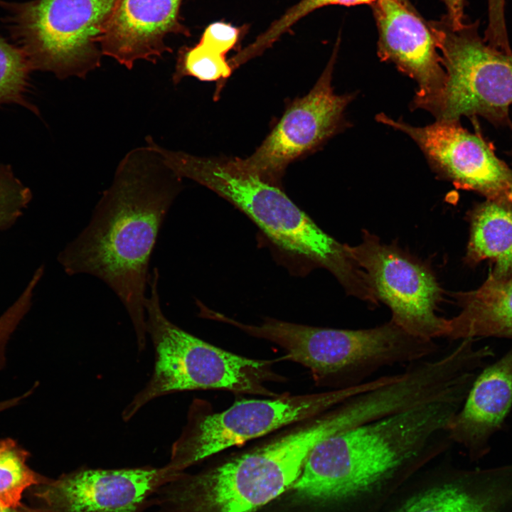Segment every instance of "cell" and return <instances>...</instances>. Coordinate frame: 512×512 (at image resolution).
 Returning <instances> with one entry per match:
<instances>
[{
	"instance_id": "83f0119b",
	"label": "cell",
	"mask_w": 512,
	"mask_h": 512,
	"mask_svg": "<svg viewBox=\"0 0 512 512\" xmlns=\"http://www.w3.org/2000/svg\"><path fill=\"white\" fill-rule=\"evenodd\" d=\"M447 9V17L452 26L458 28L464 23V0H442Z\"/></svg>"
},
{
	"instance_id": "30bf717a",
	"label": "cell",
	"mask_w": 512,
	"mask_h": 512,
	"mask_svg": "<svg viewBox=\"0 0 512 512\" xmlns=\"http://www.w3.org/2000/svg\"><path fill=\"white\" fill-rule=\"evenodd\" d=\"M346 247L378 301L390 309L393 322L421 338L444 337L446 319L437 314L444 292L426 263L366 230L358 245Z\"/></svg>"
},
{
	"instance_id": "52a82bcc",
	"label": "cell",
	"mask_w": 512,
	"mask_h": 512,
	"mask_svg": "<svg viewBox=\"0 0 512 512\" xmlns=\"http://www.w3.org/2000/svg\"><path fill=\"white\" fill-rule=\"evenodd\" d=\"M117 0H0L14 43L33 70L85 78L101 64L100 39Z\"/></svg>"
},
{
	"instance_id": "ba28073f",
	"label": "cell",
	"mask_w": 512,
	"mask_h": 512,
	"mask_svg": "<svg viewBox=\"0 0 512 512\" xmlns=\"http://www.w3.org/2000/svg\"><path fill=\"white\" fill-rule=\"evenodd\" d=\"M376 380L348 389L268 399L242 400L215 413L201 412L196 403L174 443L166 466L176 473L215 454L280 427L312 418L347 398L376 388Z\"/></svg>"
},
{
	"instance_id": "f1b7e54d",
	"label": "cell",
	"mask_w": 512,
	"mask_h": 512,
	"mask_svg": "<svg viewBox=\"0 0 512 512\" xmlns=\"http://www.w3.org/2000/svg\"><path fill=\"white\" fill-rule=\"evenodd\" d=\"M14 405L15 402L12 399L0 401V412L13 407Z\"/></svg>"
},
{
	"instance_id": "7c38bea8",
	"label": "cell",
	"mask_w": 512,
	"mask_h": 512,
	"mask_svg": "<svg viewBox=\"0 0 512 512\" xmlns=\"http://www.w3.org/2000/svg\"><path fill=\"white\" fill-rule=\"evenodd\" d=\"M432 463L380 512H512V464L469 469L449 459Z\"/></svg>"
},
{
	"instance_id": "2e32d148",
	"label": "cell",
	"mask_w": 512,
	"mask_h": 512,
	"mask_svg": "<svg viewBox=\"0 0 512 512\" xmlns=\"http://www.w3.org/2000/svg\"><path fill=\"white\" fill-rule=\"evenodd\" d=\"M182 1L117 0L100 39L102 55L129 70L139 60L156 63L171 52L168 35L190 36L180 20Z\"/></svg>"
},
{
	"instance_id": "4316f807",
	"label": "cell",
	"mask_w": 512,
	"mask_h": 512,
	"mask_svg": "<svg viewBox=\"0 0 512 512\" xmlns=\"http://www.w3.org/2000/svg\"><path fill=\"white\" fill-rule=\"evenodd\" d=\"M506 0H487L488 23L484 36L493 41H501L508 36L505 18Z\"/></svg>"
},
{
	"instance_id": "484cf974",
	"label": "cell",
	"mask_w": 512,
	"mask_h": 512,
	"mask_svg": "<svg viewBox=\"0 0 512 512\" xmlns=\"http://www.w3.org/2000/svg\"><path fill=\"white\" fill-rule=\"evenodd\" d=\"M241 28L222 21L213 22L204 30L199 43L225 55L238 43Z\"/></svg>"
},
{
	"instance_id": "d4e9b609",
	"label": "cell",
	"mask_w": 512,
	"mask_h": 512,
	"mask_svg": "<svg viewBox=\"0 0 512 512\" xmlns=\"http://www.w3.org/2000/svg\"><path fill=\"white\" fill-rule=\"evenodd\" d=\"M44 274L38 267L18 298L0 315V370L6 363V345L20 323L30 311L35 290Z\"/></svg>"
},
{
	"instance_id": "1f68e13d",
	"label": "cell",
	"mask_w": 512,
	"mask_h": 512,
	"mask_svg": "<svg viewBox=\"0 0 512 512\" xmlns=\"http://www.w3.org/2000/svg\"><path fill=\"white\" fill-rule=\"evenodd\" d=\"M507 198H508V201L511 202V203L512 204V183L510 186Z\"/></svg>"
},
{
	"instance_id": "603a6c76",
	"label": "cell",
	"mask_w": 512,
	"mask_h": 512,
	"mask_svg": "<svg viewBox=\"0 0 512 512\" xmlns=\"http://www.w3.org/2000/svg\"><path fill=\"white\" fill-rule=\"evenodd\" d=\"M377 0H300L290 7L249 45L250 51L260 55L298 21L316 9L330 5L356 6L371 4Z\"/></svg>"
},
{
	"instance_id": "3957f363",
	"label": "cell",
	"mask_w": 512,
	"mask_h": 512,
	"mask_svg": "<svg viewBox=\"0 0 512 512\" xmlns=\"http://www.w3.org/2000/svg\"><path fill=\"white\" fill-rule=\"evenodd\" d=\"M167 162L181 178L193 180L245 213L283 251L330 272L348 295L363 299L370 292L364 271L346 245L325 233L282 189L224 160L171 151Z\"/></svg>"
},
{
	"instance_id": "6da1fadb",
	"label": "cell",
	"mask_w": 512,
	"mask_h": 512,
	"mask_svg": "<svg viewBox=\"0 0 512 512\" xmlns=\"http://www.w3.org/2000/svg\"><path fill=\"white\" fill-rule=\"evenodd\" d=\"M129 151L97 203L90 220L58 253L70 276L89 274L118 297L132 323L139 348L146 343L144 302L150 258L179 191V178L151 137Z\"/></svg>"
},
{
	"instance_id": "9a60e30c",
	"label": "cell",
	"mask_w": 512,
	"mask_h": 512,
	"mask_svg": "<svg viewBox=\"0 0 512 512\" xmlns=\"http://www.w3.org/2000/svg\"><path fill=\"white\" fill-rule=\"evenodd\" d=\"M378 32V53L415 80L412 108L438 112L446 73L428 21L409 0H377L370 4Z\"/></svg>"
},
{
	"instance_id": "8992f818",
	"label": "cell",
	"mask_w": 512,
	"mask_h": 512,
	"mask_svg": "<svg viewBox=\"0 0 512 512\" xmlns=\"http://www.w3.org/2000/svg\"><path fill=\"white\" fill-rule=\"evenodd\" d=\"M159 272L154 268L146 297V333L153 343V373L122 412L130 420L150 401L173 393L219 389L273 398L279 395L267 382L284 379L272 368V360L246 358L212 345L181 329L164 314L159 291Z\"/></svg>"
},
{
	"instance_id": "277c9868",
	"label": "cell",
	"mask_w": 512,
	"mask_h": 512,
	"mask_svg": "<svg viewBox=\"0 0 512 512\" xmlns=\"http://www.w3.org/2000/svg\"><path fill=\"white\" fill-rule=\"evenodd\" d=\"M321 415L268 443L193 476L167 484L169 512H253L293 486L316 445L330 437Z\"/></svg>"
},
{
	"instance_id": "5b68a950",
	"label": "cell",
	"mask_w": 512,
	"mask_h": 512,
	"mask_svg": "<svg viewBox=\"0 0 512 512\" xmlns=\"http://www.w3.org/2000/svg\"><path fill=\"white\" fill-rule=\"evenodd\" d=\"M230 324L279 346L287 353L284 359L305 366L317 385L331 390L361 385L385 367L417 362L439 350L434 340L415 336L391 320L361 329L316 327L270 318L258 325L232 319Z\"/></svg>"
},
{
	"instance_id": "e0dca14e",
	"label": "cell",
	"mask_w": 512,
	"mask_h": 512,
	"mask_svg": "<svg viewBox=\"0 0 512 512\" xmlns=\"http://www.w3.org/2000/svg\"><path fill=\"white\" fill-rule=\"evenodd\" d=\"M511 407L512 348L476 375L448 425L450 440L466 450L471 462H479L490 452L489 440L502 429Z\"/></svg>"
},
{
	"instance_id": "9c48e42d",
	"label": "cell",
	"mask_w": 512,
	"mask_h": 512,
	"mask_svg": "<svg viewBox=\"0 0 512 512\" xmlns=\"http://www.w3.org/2000/svg\"><path fill=\"white\" fill-rule=\"evenodd\" d=\"M428 23L446 73L437 120L479 116L496 125L507 124L512 53L489 45L479 35L478 20L455 28L444 15Z\"/></svg>"
},
{
	"instance_id": "cb8c5ba5",
	"label": "cell",
	"mask_w": 512,
	"mask_h": 512,
	"mask_svg": "<svg viewBox=\"0 0 512 512\" xmlns=\"http://www.w3.org/2000/svg\"><path fill=\"white\" fill-rule=\"evenodd\" d=\"M31 200L30 188L16 176L9 165L0 164V233L19 220Z\"/></svg>"
},
{
	"instance_id": "ac0fdd59",
	"label": "cell",
	"mask_w": 512,
	"mask_h": 512,
	"mask_svg": "<svg viewBox=\"0 0 512 512\" xmlns=\"http://www.w3.org/2000/svg\"><path fill=\"white\" fill-rule=\"evenodd\" d=\"M452 296L461 311L446 319L444 337L455 341L484 337L512 339V274L496 278L489 273L476 289Z\"/></svg>"
},
{
	"instance_id": "d6986e66",
	"label": "cell",
	"mask_w": 512,
	"mask_h": 512,
	"mask_svg": "<svg viewBox=\"0 0 512 512\" xmlns=\"http://www.w3.org/2000/svg\"><path fill=\"white\" fill-rule=\"evenodd\" d=\"M470 236L465 261L472 265L489 259V273L503 278L512 274V204L508 198L487 199L469 215Z\"/></svg>"
},
{
	"instance_id": "4dcf8cb0",
	"label": "cell",
	"mask_w": 512,
	"mask_h": 512,
	"mask_svg": "<svg viewBox=\"0 0 512 512\" xmlns=\"http://www.w3.org/2000/svg\"><path fill=\"white\" fill-rule=\"evenodd\" d=\"M0 512H19V511L18 508L6 507L0 503Z\"/></svg>"
},
{
	"instance_id": "7a4b0ae2",
	"label": "cell",
	"mask_w": 512,
	"mask_h": 512,
	"mask_svg": "<svg viewBox=\"0 0 512 512\" xmlns=\"http://www.w3.org/2000/svg\"><path fill=\"white\" fill-rule=\"evenodd\" d=\"M447 449L440 416L421 403L321 441L293 489L320 512H380Z\"/></svg>"
},
{
	"instance_id": "f546056e",
	"label": "cell",
	"mask_w": 512,
	"mask_h": 512,
	"mask_svg": "<svg viewBox=\"0 0 512 512\" xmlns=\"http://www.w3.org/2000/svg\"><path fill=\"white\" fill-rule=\"evenodd\" d=\"M18 508H19V510H18L19 512H52V511H48L44 508L33 509V508H26V507H23V506H19Z\"/></svg>"
},
{
	"instance_id": "ffe728a7",
	"label": "cell",
	"mask_w": 512,
	"mask_h": 512,
	"mask_svg": "<svg viewBox=\"0 0 512 512\" xmlns=\"http://www.w3.org/2000/svg\"><path fill=\"white\" fill-rule=\"evenodd\" d=\"M29 453L11 438L0 439V503L18 508L23 491L44 481L26 464Z\"/></svg>"
},
{
	"instance_id": "44dd1931",
	"label": "cell",
	"mask_w": 512,
	"mask_h": 512,
	"mask_svg": "<svg viewBox=\"0 0 512 512\" xmlns=\"http://www.w3.org/2000/svg\"><path fill=\"white\" fill-rule=\"evenodd\" d=\"M32 71L23 51L0 36V106L14 103L38 114V108L27 99Z\"/></svg>"
},
{
	"instance_id": "7402d4cb",
	"label": "cell",
	"mask_w": 512,
	"mask_h": 512,
	"mask_svg": "<svg viewBox=\"0 0 512 512\" xmlns=\"http://www.w3.org/2000/svg\"><path fill=\"white\" fill-rule=\"evenodd\" d=\"M225 56L199 42L193 47H183L178 53L172 80L177 84L186 76L202 81L225 80L233 70Z\"/></svg>"
},
{
	"instance_id": "8fae6325",
	"label": "cell",
	"mask_w": 512,
	"mask_h": 512,
	"mask_svg": "<svg viewBox=\"0 0 512 512\" xmlns=\"http://www.w3.org/2000/svg\"><path fill=\"white\" fill-rule=\"evenodd\" d=\"M337 47L310 92L289 107L252 154L233 159L236 166L278 186L289 164L316 148L341 127L343 112L353 95H338L333 90Z\"/></svg>"
},
{
	"instance_id": "4fadbf2b",
	"label": "cell",
	"mask_w": 512,
	"mask_h": 512,
	"mask_svg": "<svg viewBox=\"0 0 512 512\" xmlns=\"http://www.w3.org/2000/svg\"><path fill=\"white\" fill-rule=\"evenodd\" d=\"M377 121L400 130L419 146L439 176L457 188L477 192L487 199L508 198L512 169L499 159L492 144L459 121H440L413 127L381 113Z\"/></svg>"
},
{
	"instance_id": "5bb4252c",
	"label": "cell",
	"mask_w": 512,
	"mask_h": 512,
	"mask_svg": "<svg viewBox=\"0 0 512 512\" xmlns=\"http://www.w3.org/2000/svg\"><path fill=\"white\" fill-rule=\"evenodd\" d=\"M166 465L120 469H79L33 486L52 512H142L149 498L181 474Z\"/></svg>"
}]
</instances>
